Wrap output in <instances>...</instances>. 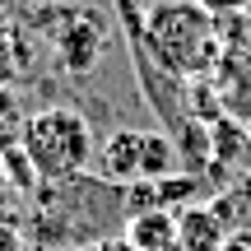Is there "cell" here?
<instances>
[{"label":"cell","instance_id":"11","mask_svg":"<svg viewBox=\"0 0 251 251\" xmlns=\"http://www.w3.org/2000/svg\"><path fill=\"white\" fill-rule=\"evenodd\" d=\"M0 168H5V177H9V186H14V191H37V186H42L24 149H9L5 158H0Z\"/></svg>","mask_w":251,"mask_h":251},{"label":"cell","instance_id":"8","mask_svg":"<svg viewBox=\"0 0 251 251\" xmlns=\"http://www.w3.org/2000/svg\"><path fill=\"white\" fill-rule=\"evenodd\" d=\"M228 228L219 224V214L209 205H191L177 214V247L181 251H224Z\"/></svg>","mask_w":251,"mask_h":251},{"label":"cell","instance_id":"14","mask_svg":"<svg viewBox=\"0 0 251 251\" xmlns=\"http://www.w3.org/2000/svg\"><path fill=\"white\" fill-rule=\"evenodd\" d=\"M14 14H19V0H0V33L14 24Z\"/></svg>","mask_w":251,"mask_h":251},{"label":"cell","instance_id":"17","mask_svg":"<svg viewBox=\"0 0 251 251\" xmlns=\"http://www.w3.org/2000/svg\"><path fill=\"white\" fill-rule=\"evenodd\" d=\"M42 5H56V0H19V9H42Z\"/></svg>","mask_w":251,"mask_h":251},{"label":"cell","instance_id":"1","mask_svg":"<svg viewBox=\"0 0 251 251\" xmlns=\"http://www.w3.org/2000/svg\"><path fill=\"white\" fill-rule=\"evenodd\" d=\"M37 242L47 247H79L117 237L126 228V186H112L102 177H75L61 186H37Z\"/></svg>","mask_w":251,"mask_h":251},{"label":"cell","instance_id":"6","mask_svg":"<svg viewBox=\"0 0 251 251\" xmlns=\"http://www.w3.org/2000/svg\"><path fill=\"white\" fill-rule=\"evenodd\" d=\"M140 158H144V130L117 126L98 144V177L112 186H135L140 181Z\"/></svg>","mask_w":251,"mask_h":251},{"label":"cell","instance_id":"9","mask_svg":"<svg viewBox=\"0 0 251 251\" xmlns=\"http://www.w3.org/2000/svg\"><path fill=\"white\" fill-rule=\"evenodd\" d=\"M181 172L177 144L168 130H144V158H140V181H168Z\"/></svg>","mask_w":251,"mask_h":251},{"label":"cell","instance_id":"10","mask_svg":"<svg viewBox=\"0 0 251 251\" xmlns=\"http://www.w3.org/2000/svg\"><path fill=\"white\" fill-rule=\"evenodd\" d=\"M24 112H19V98L9 89H0V158H5L9 149H19V140H24Z\"/></svg>","mask_w":251,"mask_h":251},{"label":"cell","instance_id":"7","mask_svg":"<svg viewBox=\"0 0 251 251\" xmlns=\"http://www.w3.org/2000/svg\"><path fill=\"white\" fill-rule=\"evenodd\" d=\"M121 237H126V247H130V251H181L177 247V214H168V209L126 219Z\"/></svg>","mask_w":251,"mask_h":251},{"label":"cell","instance_id":"16","mask_svg":"<svg viewBox=\"0 0 251 251\" xmlns=\"http://www.w3.org/2000/svg\"><path fill=\"white\" fill-rule=\"evenodd\" d=\"M9 191H14V186H9V177H5V168H0V214H5V209H9Z\"/></svg>","mask_w":251,"mask_h":251},{"label":"cell","instance_id":"12","mask_svg":"<svg viewBox=\"0 0 251 251\" xmlns=\"http://www.w3.org/2000/svg\"><path fill=\"white\" fill-rule=\"evenodd\" d=\"M200 9H209L214 19H224V14H247L251 9V0H196Z\"/></svg>","mask_w":251,"mask_h":251},{"label":"cell","instance_id":"13","mask_svg":"<svg viewBox=\"0 0 251 251\" xmlns=\"http://www.w3.org/2000/svg\"><path fill=\"white\" fill-rule=\"evenodd\" d=\"M224 251H251V228H237V233H228Z\"/></svg>","mask_w":251,"mask_h":251},{"label":"cell","instance_id":"2","mask_svg":"<svg viewBox=\"0 0 251 251\" xmlns=\"http://www.w3.org/2000/svg\"><path fill=\"white\" fill-rule=\"evenodd\" d=\"M144 51L153 56L158 70H168L181 84L209 79L224 56L219 19L196 0H153L144 9Z\"/></svg>","mask_w":251,"mask_h":251},{"label":"cell","instance_id":"4","mask_svg":"<svg viewBox=\"0 0 251 251\" xmlns=\"http://www.w3.org/2000/svg\"><path fill=\"white\" fill-rule=\"evenodd\" d=\"M28 24L42 28L47 42L56 51V65L65 75H89L93 65L102 61V47H107V14L89 5H42V9H28Z\"/></svg>","mask_w":251,"mask_h":251},{"label":"cell","instance_id":"15","mask_svg":"<svg viewBox=\"0 0 251 251\" xmlns=\"http://www.w3.org/2000/svg\"><path fill=\"white\" fill-rule=\"evenodd\" d=\"M89 251H130V247H126V237H107V242H93Z\"/></svg>","mask_w":251,"mask_h":251},{"label":"cell","instance_id":"5","mask_svg":"<svg viewBox=\"0 0 251 251\" xmlns=\"http://www.w3.org/2000/svg\"><path fill=\"white\" fill-rule=\"evenodd\" d=\"M209 84H214V98L224 107V117L251 130V42L224 47Z\"/></svg>","mask_w":251,"mask_h":251},{"label":"cell","instance_id":"3","mask_svg":"<svg viewBox=\"0 0 251 251\" xmlns=\"http://www.w3.org/2000/svg\"><path fill=\"white\" fill-rule=\"evenodd\" d=\"M19 149L28 153L37 181L42 186H61V181H75L89 172L93 163V130L89 121L75 107H42L24 121V140Z\"/></svg>","mask_w":251,"mask_h":251}]
</instances>
